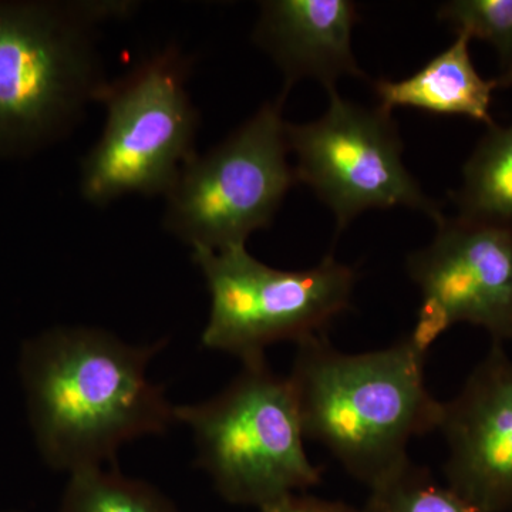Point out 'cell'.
I'll use <instances>...</instances> for the list:
<instances>
[{
  "instance_id": "cell-16",
  "label": "cell",
  "mask_w": 512,
  "mask_h": 512,
  "mask_svg": "<svg viewBox=\"0 0 512 512\" xmlns=\"http://www.w3.org/2000/svg\"><path fill=\"white\" fill-rule=\"evenodd\" d=\"M439 18L494 46L503 69L512 62V0H453L441 6Z\"/></svg>"
},
{
  "instance_id": "cell-1",
  "label": "cell",
  "mask_w": 512,
  "mask_h": 512,
  "mask_svg": "<svg viewBox=\"0 0 512 512\" xmlns=\"http://www.w3.org/2000/svg\"><path fill=\"white\" fill-rule=\"evenodd\" d=\"M167 339L134 345L93 326H55L26 340L19 376L33 440L60 473L104 467L124 444L160 436L175 406L148 367Z\"/></svg>"
},
{
  "instance_id": "cell-5",
  "label": "cell",
  "mask_w": 512,
  "mask_h": 512,
  "mask_svg": "<svg viewBox=\"0 0 512 512\" xmlns=\"http://www.w3.org/2000/svg\"><path fill=\"white\" fill-rule=\"evenodd\" d=\"M188 62L175 47L107 84L103 133L87 153L80 192L93 205L126 195H164L197 154L200 117L187 90Z\"/></svg>"
},
{
  "instance_id": "cell-11",
  "label": "cell",
  "mask_w": 512,
  "mask_h": 512,
  "mask_svg": "<svg viewBox=\"0 0 512 512\" xmlns=\"http://www.w3.org/2000/svg\"><path fill=\"white\" fill-rule=\"evenodd\" d=\"M356 5L349 0H268L254 40L278 64L286 92L302 79L336 90L343 76L365 77L352 49Z\"/></svg>"
},
{
  "instance_id": "cell-14",
  "label": "cell",
  "mask_w": 512,
  "mask_h": 512,
  "mask_svg": "<svg viewBox=\"0 0 512 512\" xmlns=\"http://www.w3.org/2000/svg\"><path fill=\"white\" fill-rule=\"evenodd\" d=\"M60 512H180L146 481L113 468L93 467L69 474Z\"/></svg>"
},
{
  "instance_id": "cell-9",
  "label": "cell",
  "mask_w": 512,
  "mask_h": 512,
  "mask_svg": "<svg viewBox=\"0 0 512 512\" xmlns=\"http://www.w3.org/2000/svg\"><path fill=\"white\" fill-rule=\"evenodd\" d=\"M426 248L407 258L421 305L410 338L429 353L458 323L477 326L495 345L512 340V225L446 217Z\"/></svg>"
},
{
  "instance_id": "cell-4",
  "label": "cell",
  "mask_w": 512,
  "mask_h": 512,
  "mask_svg": "<svg viewBox=\"0 0 512 512\" xmlns=\"http://www.w3.org/2000/svg\"><path fill=\"white\" fill-rule=\"evenodd\" d=\"M175 420L190 429L198 466L228 504L261 510L322 481L306 453L291 383L265 357L242 363L211 399L175 406Z\"/></svg>"
},
{
  "instance_id": "cell-18",
  "label": "cell",
  "mask_w": 512,
  "mask_h": 512,
  "mask_svg": "<svg viewBox=\"0 0 512 512\" xmlns=\"http://www.w3.org/2000/svg\"><path fill=\"white\" fill-rule=\"evenodd\" d=\"M495 86L498 87H512V62L504 67L503 72L498 74L497 79H494Z\"/></svg>"
},
{
  "instance_id": "cell-13",
  "label": "cell",
  "mask_w": 512,
  "mask_h": 512,
  "mask_svg": "<svg viewBox=\"0 0 512 512\" xmlns=\"http://www.w3.org/2000/svg\"><path fill=\"white\" fill-rule=\"evenodd\" d=\"M454 202L461 217L512 225V124L490 127L478 143Z\"/></svg>"
},
{
  "instance_id": "cell-3",
  "label": "cell",
  "mask_w": 512,
  "mask_h": 512,
  "mask_svg": "<svg viewBox=\"0 0 512 512\" xmlns=\"http://www.w3.org/2000/svg\"><path fill=\"white\" fill-rule=\"evenodd\" d=\"M133 2L0 0V154L23 156L66 136L107 82L96 29Z\"/></svg>"
},
{
  "instance_id": "cell-8",
  "label": "cell",
  "mask_w": 512,
  "mask_h": 512,
  "mask_svg": "<svg viewBox=\"0 0 512 512\" xmlns=\"http://www.w3.org/2000/svg\"><path fill=\"white\" fill-rule=\"evenodd\" d=\"M319 120L286 126L296 156V181L328 205L343 231L362 212L407 207L439 220V205L424 194L403 163V146L390 111L367 109L329 92Z\"/></svg>"
},
{
  "instance_id": "cell-10",
  "label": "cell",
  "mask_w": 512,
  "mask_h": 512,
  "mask_svg": "<svg viewBox=\"0 0 512 512\" xmlns=\"http://www.w3.org/2000/svg\"><path fill=\"white\" fill-rule=\"evenodd\" d=\"M446 484L483 512L512 510V359L493 345L443 403Z\"/></svg>"
},
{
  "instance_id": "cell-7",
  "label": "cell",
  "mask_w": 512,
  "mask_h": 512,
  "mask_svg": "<svg viewBox=\"0 0 512 512\" xmlns=\"http://www.w3.org/2000/svg\"><path fill=\"white\" fill-rule=\"evenodd\" d=\"M284 92L268 101L227 140L195 154L165 194L163 225L194 249L247 245L269 227L296 181L289 164Z\"/></svg>"
},
{
  "instance_id": "cell-2",
  "label": "cell",
  "mask_w": 512,
  "mask_h": 512,
  "mask_svg": "<svg viewBox=\"0 0 512 512\" xmlns=\"http://www.w3.org/2000/svg\"><path fill=\"white\" fill-rule=\"evenodd\" d=\"M426 357L410 336L353 355L326 335L299 343L286 377L306 439L369 490L393 476L410 461V441L439 429L443 403L427 387Z\"/></svg>"
},
{
  "instance_id": "cell-12",
  "label": "cell",
  "mask_w": 512,
  "mask_h": 512,
  "mask_svg": "<svg viewBox=\"0 0 512 512\" xmlns=\"http://www.w3.org/2000/svg\"><path fill=\"white\" fill-rule=\"evenodd\" d=\"M470 37L457 33L456 42L431 59L419 72L399 82L375 84L383 110L413 107L433 114L464 116L495 126L491 101L497 89L494 80L478 74L470 55Z\"/></svg>"
},
{
  "instance_id": "cell-6",
  "label": "cell",
  "mask_w": 512,
  "mask_h": 512,
  "mask_svg": "<svg viewBox=\"0 0 512 512\" xmlns=\"http://www.w3.org/2000/svg\"><path fill=\"white\" fill-rule=\"evenodd\" d=\"M192 261L211 298L202 345L242 363L262 359L276 343L299 345L325 336L330 323L352 305L355 271L332 255L301 271L265 265L247 245L194 249Z\"/></svg>"
},
{
  "instance_id": "cell-15",
  "label": "cell",
  "mask_w": 512,
  "mask_h": 512,
  "mask_svg": "<svg viewBox=\"0 0 512 512\" xmlns=\"http://www.w3.org/2000/svg\"><path fill=\"white\" fill-rule=\"evenodd\" d=\"M365 512H483L412 460L370 490Z\"/></svg>"
},
{
  "instance_id": "cell-17",
  "label": "cell",
  "mask_w": 512,
  "mask_h": 512,
  "mask_svg": "<svg viewBox=\"0 0 512 512\" xmlns=\"http://www.w3.org/2000/svg\"><path fill=\"white\" fill-rule=\"evenodd\" d=\"M258 512H365L340 501L325 500L308 493L288 495Z\"/></svg>"
},
{
  "instance_id": "cell-19",
  "label": "cell",
  "mask_w": 512,
  "mask_h": 512,
  "mask_svg": "<svg viewBox=\"0 0 512 512\" xmlns=\"http://www.w3.org/2000/svg\"><path fill=\"white\" fill-rule=\"evenodd\" d=\"M6 512H20V511H6Z\"/></svg>"
}]
</instances>
